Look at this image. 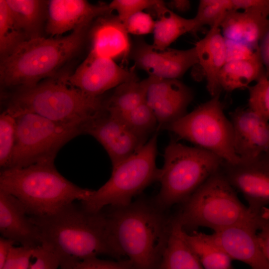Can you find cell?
<instances>
[{"label":"cell","mask_w":269,"mask_h":269,"mask_svg":"<svg viewBox=\"0 0 269 269\" xmlns=\"http://www.w3.org/2000/svg\"><path fill=\"white\" fill-rule=\"evenodd\" d=\"M248 89L249 108L269 121V78L264 76Z\"/></svg>","instance_id":"cell-33"},{"label":"cell","mask_w":269,"mask_h":269,"mask_svg":"<svg viewBox=\"0 0 269 269\" xmlns=\"http://www.w3.org/2000/svg\"><path fill=\"white\" fill-rule=\"evenodd\" d=\"M0 190L16 198L28 216L36 217L52 214L75 200L83 201L93 191L67 180L54 162L1 170Z\"/></svg>","instance_id":"cell-3"},{"label":"cell","mask_w":269,"mask_h":269,"mask_svg":"<svg viewBox=\"0 0 269 269\" xmlns=\"http://www.w3.org/2000/svg\"><path fill=\"white\" fill-rule=\"evenodd\" d=\"M8 98L5 109L12 113L30 112L55 122L82 127L105 111L106 100L102 96L85 94L68 84L65 77L17 88Z\"/></svg>","instance_id":"cell-4"},{"label":"cell","mask_w":269,"mask_h":269,"mask_svg":"<svg viewBox=\"0 0 269 269\" xmlns=\"http://www.w3.org/2000/svg\"><path fill=\"white\" fill-rule=\"evenodd\" d=\"M35 249L21 246H14L1 269H29Z\"/></svg>","instance_id":"cell-36"},{"label":"cell","mask_w":269,"mask_h":269,"mask_svg":"<svg viewBox=\"0 0 269 269\" xmlns=\"http://www.w3.org/2000/svg\"><path fill=\"white\" fill-rule=\"evenodd\" d=\"M257 237L265 257L269 262V207H264L258 216Z\"/></svg>","instance_id":"cell-39"},{"label":"cell","mask_w":269,"mask_h":269,"mask_svg":"<svg viewBox=\"0 0 269 269\" xmlns=\"http://www.w3.org/2000/svg\"><path fill=\"white\" fill-rule=\"evenodd\" d=\"M269 22V11L251 8L228 12L220 24L226 41L259 51V44Z\"/></svg>","instance_id":"cell-21"},{"label":"cell","mask_w":269,"mask_h":269,"mask_svg":"<svg viewBox=\"0 0 269 269\" xmlns=\"http://www.w3.org/2000/svg\"><path fill=\"white\" fill-rule=\"evenodd\" d=\"M105 212L112 241L133 269H157L166 247L172 217L154 202L140 198Z\"/></svg>","instance_id":"cell-2"},{"label":"cell","mask_w":269,"mask_h":269,"mask_svg":"<svg viewBox=\"0 0 269 269\" xmlns=\"http://www.w3.org/2000/svg\"><path fill=\"white\" fill-rule=\"evenodd\" d=\"M262 156L269 161V150L265 154H263Z\"/></svg>","instance_id":"cell-44"},{"label":"cell","mask_w":269,"mask_h":269,"mask_svg":"<svg viewBox=\"0 0 269 269\" xmlns=\"http://www.w3.org/2000/svg\"><path fill=\"white\" fill-rule=\"evenodd\" d=\"M233 10H245L253 8L269 10V0H232Z\"/></svg>","instance_id":"cell-41"},{"label":"cell","mask_w":269,"mask_h":269,"mask_svg":"<svg viewBox=\"0 0 269 269\" xmlns=\"http://www.w3.org/2000/svg\"><path fill=\"white\" fill-rule=\"evenodd\" d=\"M258 222L234 226L214 234L233 260L243 262L251 269H269V262L258 240Z\"/></svg>","instance_id":"cell-19"},{"label":"cell","mask_w":269,"mask_h":269,"mask_svg":"<svg viewBox=\"0 0 269 269\" xmlns=\"http://www.w3.org/2000/svg\"><path fill=\"white\" fill-rule=\"evenodd\" d=\"M33 258L35 261L31 264L29 269H57L60 267L55 254L44 245L35 248Z\"/></svg>","instance_id":"cell-37"},{"label":"cell","mask_w":269,"mask_h":269,"mask_svg":"<svg viewBox=\"0 0 269 269\" xmlns=\"http://www.w3.org/2000/svg\"><path fill=\"white\" fill-rule=\"evenodd\" d=\"M185 239L204 269H235L233 259L218 242L215 234L193 231L184 233Z\"/></svg>","instance_id":"cell-27"},{"label":"cell","mask_w":269,"mask_h":269,"mask_svg":"<svg viewBox=\"0 0 269 269\" xmlns=\"http://www.w3.org/2000/svg\"><path fill=\"white\" fill-rule=\"evenodd\" d=\"M13 17L27 40L42 37L47 19L48 0H5Z\"/></svg>","instance_id":"cell-26"},{"label":"cell","mask_w":269,"mask_h":269,"mask_svg":"<svg viewBox=\"0 0 269 269\" xmlns=\"http://www.w3.org/2000/svg\"><path fill=\"white\" fill-rule=\"evenodd\" d=\"M90 27L58 37L25 41L1 59L0 80L4 88H27L52 76L82 47Z\"/></svg>","instance_id":"cell-5"},{"label":"cell","mask_w":269,"mask_h":269,"mask_svg":"<svg viewBox=\"0 0 269 269\" xmlns=\"http://www.w3.org/2000/svg\"><path fill=\"white\" fill-rule=\"evenodd\" d=\"M83 134L96 139L104 147L113 168L137 152L145 143L120 119L105 111L84 124Z\"/></svg>","instance_id":"cell-14"},{"label":"cell","mask_w":269,"mask_h":269,"mask_svg":"<svg viewBox=\"0 0 269 269\" xmlns=\"http://www.w3.org/2000/svg\"><path fill=\"white\" fill-rule=\"evenodd\" d=\"M159 0H113L109 4L112 11L115 10L125 23L131 16L144 9H150Z\"/></svg>","instance_id":"cell-34"},{"label":"cell","mask_w":269,"mask_h":269,"mask_svg":"<svg viewBox=\"0 0 269 269\" xmlns=\"http://www.w3.org/2000/svg\"><path fill=\"white\" fill-rule=\"evenodd\" d=\"M157 134L134 154L113 168L109 180L99 189L93 190L81 207L92 213H98L107 206L123 207L152 183L158 181L160 169L156 165Z\"/></svg>","instance_id":"cell-8"},{"label":"cell","mask_w":269,"mask_h":269,"mask_svg":"<svg viewBox=\"0 0 269 269\" xmlns=\"http://www.w3.org/2000/svg\"><path fill=\"white\" fill-rule=\"evenodd\" d=\"M264 76L265 70L259 53L250 58L226 62L219 80L221 90L231 92L248 88L251 83H256Z\"/></svg>","instance_id":"cell-25"},{"label":"cell","mask_w":269,"mask_h":269,"mask_svg":"<svg viewBox=\"0 0 269 269\" xmlns=\"http://www.w3.org/2000/svg\"><path fill=\"white\" fill-rule=\"evenodd\" d=\"M154 24L155 20L150 14L143 11L133 15L124 23L128 33L135 35L152 33Z\"/></svg>","instance_id":"cell-35"},{"label":"cell","mask_w":269,"mask_h":269,"mask_svg":"<svg viewBox=\"0 0 269 269\" xmlns=\"http://www.w3.org/2000/svg\"><path fill=\"white\" fill-rule=\"evenodd\" d=\"M135 69L134 66L124 68L111 59L89 52L75 72L65 79L68 84L85 94L98 97L136 77Z\"/></svg>","instance_id":"cell-12"},{"label":"cell","mask_w":269,"mask_h":269,"mask_svg":"<svg viewBox=\"0 0 269 269\" xmlns=\"http://www.w3.org/2000/svg\"><path fill=\"white\" fill-rule=\"evenodd\" d=\"M149 83V77L142 81L136 77L119 85L105 101L106 111L118 116L135 108L146 101Z\"/></svg>","instance_id":"cell-28"},{"label":"cell","mask_w":269,"mask_h":269,"mask_svg":"<svg viewBox=\"0 0 269 269\" xmlns=\"http://www.w3.org/2000/svg\"><path fill=\"white\" fill-rule=\"evenodd\" d=\"M10 112L16 118V137L6 169L54 162L60 149L83 134L81 126L55 122L30 112Z\"/></svg>","instance_id":"cell-9"},{"label":"cell","mask_w":269,"mask_h":269,"mask_svg":"<svg viewBox=\"0 0 269 269\" xmlns=\"http://www.w3.org/2000/svg\"><path fill=\"white\" fill-rule=\"evenodd\" d=\"M148 77L146 101L156 118L158 130L165 129L187 114L193 92L179 79Z\"/></svg>","instance_id":"cell-15"},{"label":"cell","mask_w":269,"mask_h":269,"mask_svg":"<svg viewBox=\"0 0 269 269\" xmlns=\"http://www.w3.org/2000/svg\"><path fill=\"white\" fill-rule=\"evenodd\" d=\"M198 63L207 81V89L212 97L220 94V72L227 62L225 40L219 25L210 28L195 45Z\"/></svg>","instance_id":"cell-22"},{"label":"cell","mask_w":269,"mask_h":269,"mask_svg":"<svg viewBox=\"0 0 269 269\" xmlns=\"http://www.w3.org/2000/svg\"><path fill=\"white\" fill-rule=\"evenodd\" d=\"M165 129L196 146L217 155L224 161L237 163L241 161L234 150L232 126L224 113L220 94L212 97Z\"/></svg>","instance_id":"cell-10"},{"label":"cell","mask_w":269,"mask_h":269,"mask_svg":"<svg viewBox=\"0 0 269 269\" xmlns=\"http://www.w3.org/2000/svg\"><path fill=\"white\" fill-rule=\"evenodd\" d=\"M261 59L265 70V75L269 78V22L259 44Z\"/></svg>","instance_id":"cell-40"},{"label":"cell","mask_w":269,"mask_h":269,"mask_svg":"<svg viewBox=\"0 0 269 269\" xmlns=\"http://www.w3.org/2000/svg\"><path fill=\"white\" fill-rule=\"evenodd\" d=\"M259 214L253 213L241 202L220 169L182 203L175 217L186 232L199 227L218 232L257 223Z\"/></svg>","instance_id":"cell-6"},{"label":"cell","mask_w":269,"mask_h":269,"mask_svg":"<svg viewBox=\"0 0 269 269\" xmlns=\"http://www.w3.org/2000/svg\"><path fill=\"white\" fill-rule=\"evenodd\" d=\"M89 36L90 52L122 63L130 59L132 42L118 15L111 13L97 18L90 27Z\"/></svg>","instance_id":"cell-18"},{"label":"cell","mask_w":269,"mask_h":269,"mask_svg":"<svg viewBox=\"0 0 269 269\" xmlns=\"http://www.w3.org/2000/svg\"><path fill=\"white\" fill-rule=\"evenodd\" d=\"M185 231L172 217L169 239L157 269H204L188 245Z\"/></svg>","instance_id":"cell-24"},{"label":"cell","mask_w":269,"mask_h":269,"mask_svg":"<svg viewBox=\"0 0 269 269\" xmlns=\"http://www.w3.org/2000/svg\"><path fill=\"white\" fill-rule=\"evenodd\" d=\"M15 243L10 239L2 237L0 238V269L3 266Z\"/></svg>","instance_id":"cell-42"},{"label":"cell","mask_w":269,"mask_h":269,"mask_svg":"<svg viewBox=\"0 0 269 269\" xmlns=\"http://www.w3.org/2000/svg\"><path fill=\"white\" fill-rule=\"evenodd\" d=\"M130 59L148 76L168 79H178L198 63L195 46L185 50L169 47L159 50L142 38L132 43Z\"/></svg>","instance_id":"cell-11"},{"label":"cell","mask_w":269,"mask_h":269,"mask_svg":"<svg viewBox=\"0 0 269 269\" xmlns=\"http://www.w3.org/2000/svg\"><path fill=\"white\" fill-rule=\"evenodd\" d=\"M27 38L19 27L5 0H0V54L1 59L10 54Z\"/></svg>","instance_id":"cell-29"},{"label":"cell","mask_w":269,"mask_h":269,"mask_svg":"<svg viewBox=\"0 0 269 269\" xmlns=\"http://www.w3.org/2000/svg\"><path fill=\"white\" fill-rule=\"evenodd\" d=\"M233 10L232 0H201L194 17L198 30L208 25H219L226 14Z\"/></svg>","instance_id":"cell-31"},{"label":"cell","mask_w":269,"mask_h":269,"mask_svg":"<svg viewBox=\"0 0 269 269\" xmlns=\"http://www.w3.org/2000/svg\"><path fill=\"white\" fill-rule=\"evenodd\" d=\"M112 11L109 4H93L85 0H48L45 30L53 37L68 31L90 27L97 18Z\"/></svg>","instance_id":"cell-17"},{"label":"cell","mask_w":269,"mask_h":269,"mask_svg":"<svg viewBox=\"0 0 269 269\" xmlns=\"http://www.w3.org/2000/svg\"><path fill=\"white\" fill-rule=\"evenodd\" d=\"M165 4L169 9L175 13L185 12L191 7V1L188 0H172L165 2Z\"/></svg>","instance_id":"cell-43"},{"label":"cell","mask_w":269,"mask_h":269,"mask_svg":"<svg viewBox=\"0 0 269 269\" xmlns=\"http://www.w3.org/2000/svg\"><path fill=\"white\" fill-rule=\"evenodd\" d=\"M163 157L158 179L161 187L153 201L163 211L186 201L221 169L223 162L209 151L174 139L165 147Z\"/></svg>","instance_id":"cell-7"},{"label":"cell","mask_w":269,"mask_h":269,"mask_svg":"<svg viewBox=\"0 0 269 269\" xmlns=\"http://www.w3.org/2000/svg\"><path fill=\"white\" fill-rule=\"evenodd\" d=\"M157 16L153 31V46L163 50L182 35L199 31L194 18H186L169 9L163 0L151 9Z\"/></svg>","instance_id":"cell-23"},{"label":"cell","mask_w":269,"mask_h":269,"mask_svg":"<svg viewBox=\"0 0 269 269\" xmlns=\"http://www.w3.org/2000/svg\"><path fill=\"white\" fill-rule=\"evenodd\" d=\"M0 233L1 237L21 246L41 245L37 227L31 221L23 205L16 198L0 190Z\"/></svg>","instance_id":"cell-20"},{"label":"cell","mask_w":269,"mask_h":269,"mask_svg":"<svg viewBox=\"0 0 269 269\" xmlns=\"http://www.w3.org/2000/svg\"><path fill=\"white\" fill-rule=\"evenodd\" d=\"M16 137L15 117L5 109L0 115V166L1 170L9 165Z\"/></svg>","instance_id":"cell-32"},{"label":"cell","mask_w":269,"mask_h":269,"mask_svg":"<svg viewBox=\"0 0 269 269\" xmlns=\"http://www.w3.org/2000/svg\"><path fill=\"white\" fill-rule=\"evenodd\" d=\"M221 170L234 189L243 195L253 213L269 205V161L262 155L237 163L223 161Z\"/></svg>","instance_id":"cell-13"},{"label":"cell","mask_w":269,"mask_h":269,"mask_svg":"<svg viewBox=\"0 0 269 269\" xmlns=\"http://www.w3.org/2000/svg\"><path fill=\"white\" fill-rule=\"evenodd\" d=\"M29 218L40 232L41 245L55 254L61 269H72L81 262L100 255L122 260L103 210L92 213L72 203L52 214Z\"/></svg>","instance_id":"cell-1"},{"label":"cell","mask_w":269,"mask_h":269,"mask_svg":"<svg viewBox=\"0 0 269 269\" xmlns=\"http://www.w3.org/2000/svg\"><path fill=\"white\" fill-rule=\"evenodd\" d=\"M234 148L242 161L259 158L269 150V121L250 108H238L230 114Z\"/></svg>","instance_id":"cell-16"},{"label":"cell","mask_w":269,"mask_h":269,"mask_svg":"<svg viewBox=\"0 0 269 269\" xmlns=\"http://www.w3.org/2000/svg\"><path fill=\"white\" fill-rule=\"evenodd\" d=\"M110 115V114H109ZM140 139L146 142L149 135L158 131V122L146 101L133 110L118 116Z\"/></svg>","instance_id":"cell-30"},{"label":"cell","mask_w":269,"mask_h":269,"mask_svg":"<svg viewBox=\"0 0 269 269\" xmlns=\"http://www.w3.org/2000/svg\"><path fill=\"white\" fill-rule=\"evenodd\" d=\"M72 269H133L128 259L112 261L98 259L97 257L87 259L78 263Z\"/></svg>","instance_id":"cell-38"}]
</instances>
